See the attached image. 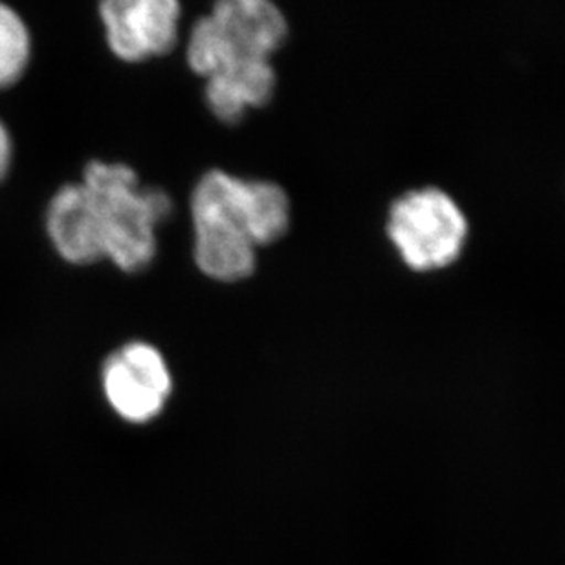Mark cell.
<instances>
[{
	"label": "cell",
	"mask_w": 565,
	"mask_h": 565,
	"mask_svg": "<svg viewBox=\"0 0 565 565\" xmlns=\"http://www.w3.org/2000/svg\"><path fill=\"white\" fill-rule=\"evenodd\" d=\"M287 35V19L274 0H215L193 24L185 61L204 79L207 109L217 120L237 124L273 99V55Z\"/></svg>",
	"instance_id": "cell-1"
},
{
	"label": "cell",
	"mask_w": 565,
	"mask_h": 565,
	"mask_svg": "<svg viewBox=\"0 0 565 565\" xmlns=\"http://www.w3.org/2000/svg\"><path fill=\"white\" fill-rule=\"evenodd\" d=\"M193 256L213 281L235 282L256 270L257 250L290 228V199L281 185L212 169L190 202Z\"/></svg>",
	"instance_id": "cell-2"
},
{
	"label": "cell",
	"mask_w": 565,
	"mask_h": 565,
	"mask_svg": "<svg viewBox=\"0 0 565 565\" xmlns=\"http://www.w3.org/2000/svg\"><path fill=\"white\" fill-rule=\"evenodd\" d=\"M104 257L127 274L146 270L157 257V232L171 213L173 202L157 188H143L135 169L126 163L94 160L83 171Z\"/></svg>",
	"instance_id": "cell-3"
},
{
	"label": "cell",
	"mask_w": 565,
	"mask_h": 565,
	"mask_svg": "<svg viewBox=\"0 0 565 565\" xmlns=\"http://www.w3.org/2000/svg\"><path fill=\"white\" fill-rule=\"evenodd\" d=\"M387 239L414 273H435L461 257L470 224L456 199L435 185L406 191L390 206Z\"/></svg>",
	"instance_id": "cell-4"
},
{
	"label": "cell",
	"mask_w": 565,
	"mask_h": 565,
	"mask_svg": "<svg viewBox=\"0 0 565 565\" xmlns=\"http://www.w3.org/2000/svg\"><path fill=\"white\" fill-rule=\"evenodd\" d=\"M102 387L120 419L147 424L162 415L173 392V376L154 345L129 342L105 360Z\"/></svg>",
	"instance_id": "cell-5"
},
{
	"label": "cell",
	"mask_w": 565,
	"mask_h": 565,
	"mask_svg": "<svg viewBox=\"0 0 565 565\" xmlns=\"http://www.w3.org/2000/svg\"><path fill=\"white\" fill-rule=\"evenodd\" d=\"M98 13L107 46L124 63L162 57L179 41L180 0H99Z\"/></svg>",
	"instance_id": "cell-6"
},
{
	"label": "cell",
	"mask_w": 565,
	"mask_h": 565,
	"mask_svg": "<svg viewBox=\"0 0 565 565\" xmlns=\"http://www.w3.org/2000/svg\"><path fill=\"white\" fill-rule=\"evenodd\" d=\"M44 226L50 245L63 262L77 267L104 262V246L82 182L55 191L46 206Z\"/></svg>",
	"instance_id": "cell-7"
},
{
	"label": "cell",
	"mask_w": 565,
	"mask_h": 565,
	"mask_svg": "<svg viewBox=\"0 0 565 565\" xmlns=\"http://www.w3.org/2000/svg\"><path fill=\"white\" fill-rule=\"evenodd\" d=\"M32 61V33L11 6L0 2V90L13 87Z\"/></svg>",
	"instance_id": "cell-8"
},
{
	"label": "cell",
	"mask_w": 565,
	"mask_h": 565,
	"mask_svg": "<svg viewBox=\"0 0 565 565\" xmlns=\"http://www.w3.org/2000/svg\"><path fill=\"white\" fill-rule=\"evenodd\" d=\"M11 166H13V140L4 121L0 120V184L10 173Z\"/></svg>",
	"instance_id": "cell-9"
}]
</instances>
